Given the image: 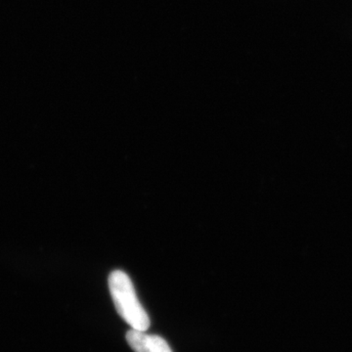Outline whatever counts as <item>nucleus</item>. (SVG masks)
Segmentation results:
<instances>
[{"label": "nucleus", "instance_id": "f257e3e1", "mask_svg": "<svg viewBox=\"0 0 352 352\" xmlns=\"http://www.w3.org/2000/svg\"><path fill=\"white\" fill-rule=\"evenodd\" d=\"M109 289L120 316L133 330L146 332L150 327L149 316L139 302L129 275L122 270L113 271L109 276Z\"/></svg>", "mask_w": 352, "mask_h": 352}, {"label": "nucleus", "instance_id": "f03ea898", "mask_svg": "<svg viewBox=\"0 0 352 352\" xmlns=\"http://www.w3.org/2000/svg\"><path fill=\"white\" fill-rule=\"evenodd\" d=\"M126 340L135 352H173L163 338L142 331L132 329L126 333Z\"/></svg>", "mask_w": 352, "mask_h": 352}]
</instances>
